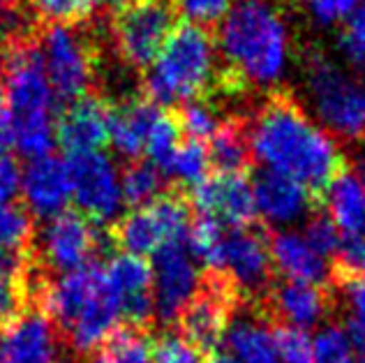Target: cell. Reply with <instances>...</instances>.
<instances>
[{
  "label": "cell",
  "mask_w": 365,
  "mask_h": 363,
  "mask_svg": "<svg viewBox=\"0 0 365 363\" xmlns=\"http://www.w3.org/2000/svg\"><path fill=\"white\" fill-rule=\"evenodd\" d=\"M16 5H19V0H0V19L12 14L16 9Z\"/></svg>",
  "instance_id": "obj_45"
},
{
  "label": "cell",
  "mask_w": 365,
  "mask_h": 363,
  "mask_svg": "<svg viewBox=\"0 0 365 363\" xmlns=\"http://www.w3.org/2000/svg\"><path fill=\"white\" fill-rule=\"evenodd\" d=\"M109 19L118 58L139 72L155 63L180 24L176 0H120L111 5Z\"/></svg>",
  "instance_id": "obj_5"
},
{
  "label": "cell",
  "mask_w": 365,
  "mask_h": 363,
  "mask_svg": "<svg viewBox=\"0 0 365 363\" xmlns=\"http://www.w3.org/2000/svg\"><path fill=\"white\" fill-rule=\"evenodd\" d=\"M324 193L329 218L340 229V234L365 236V188L361 180L349 171H342Z\"/></svg>",
  "instance_id": "obj_22"
},
{
  "label": "cell",
  "mask_w": 365,
  "mask_h": 363,
  "mask_svg": "<svg viewBox=\"0 0 365 363\" xmlns=\"http://www.w3.org/2000/svg\"><path fill=\"white\" fill-rule=\"evenodd\" d=\"M109 0H28L37 24H86Z\"/></svg>",
  "instance_id": "obj_28"
},
{
  "label": "cell",
  "mask_w": 365,
  "mask_h": 363,
  "mask_svg": "<svg viewBox=\"0 0 365 363\" xmlns=\"http://www.w3.org/2000/svg\"><path fill=\"white\" fill-rule=\"evenodd\" d=\"M206 363H238V361H234L229 354H213L210 359H206Z\"/></svg>",
  "instance_id": "obj_47"
},
{
  "label": "cell",
  "mask_w": 365,
  "mask_h": 363,
  "mask_svg": "<svg viewBox=\"0 0 365 363\" xmlns=\"http://www.w3.org/2000/svg\"><path fill=\"white\" fill-rule=\"evenodd\" d=\"M356 363H365V349H363V352H361V357H359V359H356Z\"/></svg>",
  "instance_id": "obj_48"
},
{
  "label": "cell",
  "mask_w": 365,
  "mask_h": 363,
  "mask_svg": "<svg viewBox=\"0 0 365 363\" xmlns=\"http://www.w3.org/2000/svg\"><path fill=\"white\" fill-rule=\"evenodd\" d=\"M162 190V171L153 167L150 162L134 160L120 174V195L123 204H130L134 208L150 204L153 199L160 197Z\"/></svg>",
  "instance_id": "obj_26"
},
{
  "label": "cell",
  "mask_w": 365,
  "mask_h": 363,
  "mask_svg": "<svg viewBox=\"0 0 365 363\" xmlns=\"http://www.w3.org/2000/svg\"><path fill=\"white\" fill-rule=\"evenodd\" d=\"M271 250L273 269H277L287 280L305 282V285H319L324 287L329 280V262L319 252H314L310 243L305 241L303 234L296 232H280L268 243Z\"/></svg>",
  "instance_id": "obj_20"
},
{
  "label": "cell",
  "mask_w": 365,
  "mask_h": 363,
  "mask_svg": "<svg viewBox=\"0 0 365 363\" xmlns=\"http://www.w3.org/2000/svg\"><path fill=\"white\" fill-rule=\"evenodd\" d=\"M208 160L217 174H245L252 160L245 123L241 118H227L208 141Z\"/></svg>",
  "instance_id": "obj_23"
},
{
  "label": "cell",
  "mask_w": 365,
  "mask_h": 363,
  "mask_svg": "<svg viewBox=\"0 0 365 363\" xmlns=\"http://www.w3.org/2000/svg\"><path fill=\"white\" fill-rule=\"evenodd\" d=\"M111 3H120V0H111Z\"/></svg>",
  "instance_id": "obj_49"
},
{
  "label": "cell",
  "mask_w": 365,
  "mask_h": 363,
  "mask_svg": "<svg viewBox=\"0 0 365 363\" xmlns=\"http://www.w3.org/2000/svg\"><path fill=\"white\" fill-rule=\"evenodd\" d=\"M37 40L56 98L67 104L95 93L98 46L86 24H37Z\"/></svg>",
  "instance_id": "obj_4"
},
{
  "label": "cell",
  "mask_w": 365,
  "mask_h": 363,
  "mask_svg": "<svg viewBox=\"0 0 365 363\" xmlns=\"http://www.w3.org/2000/svg\"><path fill=\"white\" fill-rule=\"evenodd\" d=\"M162 107L148 102L146 98L125 100L109 111V144L116 148L118 155L137 160L146 150V141L158 121Z\"/></svg>",
  "instance_id": "obj_19"
},
{
  "label": "cell",
  "mask_w": 365,
  "mask_h": 363,
  "mask_svg": "<svg viewBox=\"0 0 365 363\" xmlns=\"http://www.w3.org/2000/svg\"><path fill=\"white\" fill-rule=\"evenodd\" d=\"M307 91L326 132L349 141L365 139V79L314 53L307 61Z\"/></svg>",
  "instance_id": "obj_6"
},
{
  "label": "cell",
  "mask_w": 365,
  "mask_h": 363,
  "mask_svg": "<svg viewBox=\"0 0 365 363\" xmlns=\"http://www.w3.org/2000/svg\"><path fill=\"white\" fill-rule=\"evenodd\" d=\"M192 202L201 215L234 227H250L257 215L252 183L245 174H217L192 188Z\"/></svg>",
  "instance_id": "obj_15"
},
{
  "label": "cell",
  "mask_w": 365,
  "mask_h": 363,
  "mask_svg": "<svg viewBox=\"0 0 365 363\" xmlns=\"http://www.w3.org/2000/svg\"><path fill=\"white\" fill-rule=\"evenodd\" d=\"M335 273L344 282L365 275V236H347L342 234L338 250L333 255Z\"/></svg>",
  "instance_id": "obj_36"
},
{
  "label": "cell",
  "mask_w": 365,
  "mask_h": 363,
  "mask_svg": "<svg viewBox=\"0 0 365 363\" xmlns=\"http://www.w3.org/2000/svg\"><path fill=\"white\" fill-rule=\"evenodd\" d=\"M255 208L268 225H294L310 213L314 197L307 188L296 180L273 174V171H262L255 183Z\"/></svg>",
  "instance_id": "obj_18"
},
{
  "label": "cell",
  "mask_w": 365,
  "mask_h": 363,
  "mask_svg": "<svg viewBox=\"0 0 365 363\" xmlns=\"http://www.w3.org/2000/svg\"><path fill=\"white\" fill-rule=\"evenodd\" d=\"M5 102V63H3V53H0V109H3Z\"/></svg>",
  "instance_id": "obj_46"
},
{
  "label": "cell",
  "mask_w": 365,
  "mask_h": 363,
  "mask_svg": "<svg viewBox=\"0 0 365 363\" xmlns=\"http://www.w3.org/2000/svg\"><path fill=\"white\" fill-rule=\"evenodd\" d=\"M303 238L310 243L314 252H319L326 260V257H333L335 250H338L342 234H340V229L333 225V220L329 215H312L305 225Z\"/></svg>",
  "instance_id": "obj_39"
},
{
  "label": "cell",
  "mask_w": 365,
  "mask_h": 363,
  "mask_svg": "<svg viewBox=\"0 0 365 363\" xmlns=\"http://www.w3.org/2000/svg\"><path fill=\"white\" fill-rule=\"evenodd\" d=\"M21 167L9 153L0 155V204H12L21 190Z\"/></svg>",
  "instance_id": "obj_43"
},
{
  "label": "cell",
  "mask_w": 365,
  "mask_h": 363,
  "mask_svg": "<svg viewBox=\"0 0 365 363\" xmlns=\"http://www.w3.org/2000/svg\"><path fill=\"white\" fill-rule=\"evenodd\" d=\"M342 51L351 65L365 68V0H361V5L349 16V24L342 35Z\"/></svg>",
  "instance_id": "obj_40"
},
{
  "label": "cell",
  "mask_w": 365,
  "mask_h": 363,
  "mask_svg": "<svg viewBox=\"0 0 365 363\" xmlns=\"http://www.w3.org/2000/svg\"><path fill=\"white\" fill-rule=\"evenodd\" d=\"M176 7L178 14L187 19V24L213 31L220 21H225L232 9V0H176Z\"/></svg>",
  "instance_id": "obj_37"
},
{
  "label": "cell",
  "mask_w": 365,
  "mask_h": 363,
  "mask_svg": "<svg viewBox=\"0 0 365 363\" xmlns=\"http://www.w3.org/2000/svg\"><path fill=\"white\" fill-rule=\"evenodd\" d=\"M102 271L120 305V317L130 322V329L143 331V327L155 317L153 266L143 257L120 252Z\"/></svg>",
  "instance_id": "obj_13"
},
{
  "label": "cell",
  "mask_w": 365,
  "mask_h": 363,
  "mask_svg": "<svg viewBox=\"0 0 365 363\" xmlns=\"http://www.w3.org/2000/svg\"><path fill=\"white\" fill-rule=\"evenodd\" d=\"M217 42L213 31L178 24L160 56L141 76V98L167 109L190 100H208L217 83Z\"/></svg>",
  "instance_id": "obj_3"
},
{
  "label": "cell",
  "mask_w": 365,
  "mask_h": 363,
  "mask_svg": "<svg viewBox=\"0 0 365 363\" xmlns=\"http://www.w3.org/2000/svg\"><path fill=\"white\" fill-rule=\"evenodd\" d=\"M100 247L102 236L95 229V223L74 211L51 218L40 236L42 262L61 275L91 266V260Z\"/></svg>",
  "instance_id": "obj_11"
},
{
  "label": "cell",
  "mask_w": 365,
  "mask_h": 363,
  "mask_svg": "<svg viewBox=\"0 0 365 363\" xmlns=\"http://www.w3.org/2000/svg\"><path fill=\"white\" fill-rule=\"evenodd\" d=\"M33 245V220L26 206L0 204V250L26 252Z\"/></svg>",
  "instance_id": "obj_31"
},
{
  "label": "cell",
  "mask_w": 365,
  "mask_h": 363,
  "mask_svg": "<svg viewBox=\"0 0 365 363\" xmlns=\"http://www.w3.org/2000/svg\"><path fill=\"white\" fill-rule=\"evenodd\" d=\"M176 123L180 135H185L190 141H199V144H206L210 137L215 135L220 128V121L215 109L210 107L208 100H190L182 102L176 107Z\"/></svg>",
  "instance_id": "obj_30"
},
{
  "label": "cell",
  "mask_w": 365,
  "mask_h": 363,
  "mask_svg": "<svg viewBox=\"0 0 365 363\" xmlns=\"http://www.w3.org/2000/svg\"><path fill=\"white\" fill-rule=\"evenodd\" d=\"M153 299L155 315L176 322L201 290V275L185 241L167 243L153 255Z\"/></svg>",
  "instance_id": "obj_10"
},
{
  "label": "cell",
  "mask_w": 365,
  "mask_h": 363,
  "mask_svg": "<svg viewBox=\"0 0 365 363\" xmlns=\"http://www.w3.org/2000/svg\"><path fill=\"white\" fill-rule=\"evenodd\" d=\"M354 176H356L361 180V185L365 188V148L359 153V158H356V171H354Z\"/></svg>",
  "instance_id": "obj_44"
},
{
  "label": "cell",
  "mask_w": 365,
  "mask_h": 363,
  "mask_svg": "<svg viewBox=\"0 0 365 363\" xmlns=\"http://www.w3.org/2000/svg\"><path fill=\"white\" fill-rule=\"evenodd\" d=\"M56 331L42 308L21 310L0 333V363H56Z\"/></svg>",
  "instance_id": "obj_16"
},
{
  "label": "cell",
  "mask_w": 365,
  "mask_h": 363,
  "mask_svg": "<svg viewBox=\"0 0 365 363\" xmlns=\"http://www.w3.org/2000/svg\"><path fill=\"white\" fill-rule=\"evenodd\" d=\"M208 169H210V160H208V150L206 144H199V141H180V146L176 150L174 160H171L169 171L176 180H180L182 185H199L201 180L208 178Z\"/></svg>",
  "instance_id": "obj_32"
},
{
  "label": "cell",
  "mask_w": 365,
  "mask_h": 363,
  "mask_svg": "<svg viewBox=\"0 0 365 363\" xmlns=\"http://www.w3.org/2000/svg\"><path fill=\"white\" fill-rule=\"evenodd\" d=\"M227 232L229 229L220 223V220L210 215L195 218L187 229V236H185L187 250L199 264H204V269H208V273L222 275Z\"/></svg>",
  "instance_id": "obj_25"
},
{
  "label": "cell",
  "mask_w": 365,
  "mask_h": 363,
  "mask_svg": "<svg viewBox=\"0 0 365 363\" xmlns=\"http://www.w3.org/2000/svg\"><path fill=\"white\" fill-rule=\"evenodd\" d=\"M238 299L241 296L225 275L210 273L208 285L206 287L201 285L199 294L176 319L178 331L206 354L227 336V329L232 324V308Z\"/></svg>",
  "instance_id": "obj_9"
},
{
  "label": "cell",
  "mask_w": 365,
  "mask_h": 363,
  "mask_svg": "<svg viewBox=\"0 0 365 363\" xmlns=\"http://www.w3.org/2000/svg\"><path fill=\"white\" fill-rule=\"evenodd\" d=\"M225 70L250 88L280 81L289 56V35L277 7L268 0H236L220 31Z\"/></svg>",
  "instance_id": "obj_2"
},
{
  "label": "cell",
  "mask_w": 365,
  "mask_h": 363,
  "mask_svg": "<svg viewBox=\"0 0 365 363\" xmlns=\"http://www.w3.org/2000/svg\"><path fill=\"white\" fill-rule=\"evenodd\" d=\"M21 195L26 208L37 218L51 220L65 213L72 199L67 165L53 155L31 160L21 174Z\"/></svg>",
  "instance_id": "obj_17"
},
{
  "label": "cell",
  "mask_w": 365,
  "mask_h": 363,
  "mask_svg": "<svg viewBox=\"0 0 365 363\" xmlns=\"http://www.w3.org/2000/svg\"><path fill=\"white\" fill-rule=\"evenodd\" d=\"M347 303H349V319L344 333L349 336L351 345L356 349H365V275L347 280Z\"/></svg>",
  "instance_id": "obj_38"
},
{
  "label": "cell",
  "mask_w": 365,
  "mask_h": 363,
  "mask_svg": "<svg viewBox=\"0 0 365 363\" xmlns=\"http://www.w3.org/2000/svg\"><path fill=\"white\" fill-rule=\"evenodd\" d=\"M312 363H356V347L342 327H326L314 338Z\"/></svg>",
  "instance_id": "obj_35"
},
{
  "label": "cell",
  "mask_w": 365,
  "mask_h": 363,
  "mask_svg": "<svg viewBox=\"0 0 365 363\" xmlns=\"http://www.w3.org/2000/svg\"><path fill=\"white\" fill-rule=\"evenodd\" d=\"M271 250L266 236L255 227H232L227 232L222 275L238 296H259L271 287Z\"/></svg>",
  "instance_id": "obj_12"
},
{
  "label": "cell",
  "mask_w": 365,
  "mask_h": 363,
  "mask_svg": "<svg viewBox=\"0 0 365 363\" xmlns=\"http://www.w3.org/2000/svg\"><path fill=\"white\" fill-rule=\"evenodd\" d=\"M250 153L266 171L301 183L310 193H324L344 171L335 139L307 116L287 91H271L245 123Z\"/></svg>",
  "instance_id": "obj_1"
},
{
  "label": "cell",
  "mask_w": 365,
  "mask_h": 363,
  "mask_svg": "<svg viewBox=\"0 0 365 363\" xmlns=\"http://www.w3.org/2000/svg\"><path fill=\"white\" fill-rule=\"evenodd\" d=\"M93 363H153L150 342L139 329H118L98 349Z\"/></svg>",
  "instance_id": "obj_27"
},
{
  "label": "cell",
  "mask_w": 365,
  "mask_h": 363,
  "mask_svg": "<svg viewBox=\"0 0 365 363\" xmlns=\"http://www.w3.org/2000/svg\"><path fill=\"white\" fill-rule=\"evenodd\" d=\"M192 225L190 204L180 193L160 195L150 204L132 208L113 225L111 238L125 255L148 257L167 243L185 241Z\"/></svg>",
  "instance_id": "obj_7"
},
{
  "label": "cell",
  "mask_w": 365,
  "mask_h": 363,
  "mask_svg": "<svg viewBox=\"0 0 365 363\" xmlns=\"http://www.w3.org/2000/svg\"><path fill=\"white\" fill-rule=\"evenodd\" d=\"M277 361L280 363H312L314 361V340L307 331L294 327H275L273 329Z\"/></svg>",
  "instance_id": "obj_34"
},
{
  "label": "cell",
  "mask_w": 365,
  "mask_h": 363,
  "mask_svg": "<svg viewBox=\"0 0 365 363\" xmlns=\"http://www.w3.org/2000/svg\"><path fill=\"white\" fill-rule=\"evenodd\" d=\"M314 19L319 24H335L344 16H351L354 9L361 5V0H307Z\"/></svg>",
  "instance_id": "obj_42"
},
{
  "label": "cell",
  "mask_w": 365,
  "mask_h": 363,
  "mask_svg": "<svg viewBox=\"0 0 365 363\" xmlns=\"http://www.w3.org/2000/svg\"><path fill=\"white\" fill-rule=\"evenodd\" d=\"M153 363H206L204 352L182 336L180 331H169L150 345Z\"/></svg>",
  "instance_id": "obj_33"
},
{
  "label": "cell",
  "mask_w": 365,
  "mask_h": 363,
  "mask_svg": "<svg viewBox=\"0 0 365 363\" xmlns=\"http://www.w3.org/2000/svg\"><path fill=\"white\" fill-rule=\"evenodd\" d=\"M111 104L98 93L67 102L56 118V141L70 153H95L109 144Z\"/></svg>",
  "instance_id": "obj_14"
},
{
  "label": "cell",
  "mask_w": 365,
  "mask_h": 363,
  "mask_svg": "<svg viewBox=\"0 0 365 363\" xmlns=\"http://www.w3.org/2000/svg\"><path fill=\"white\" fill-rule=\"evenodd\" d=\"M178 146H180V130L176 123V113L169 109H162L158 121L153 123V130L146 141V153L150 158L148 162L167 174Z\"/></svg>",
  "instance_id": "obj_29"
},
{
  "label": "cell",
  "mask_w": 365,
  "mask_h": 363,
  "mask_svg": "<svg viewBox=\"0 0 365 363\" xmlns=\"http://www.w3.org/2000/svg\"><path fill=\"white\" fill-rule=\"evenodd\" d=\"M271 308L287 322V327L305 331L324 319L329 310V296L319 285L284 280L271 290Z\"/></svg>",
  "instance_id": "obj_21"
},
{
  "label": "cell",
  "mask_w": 365,
  "mask_h": 363,
  "mask_svg": "<svg viewBox=\"0 0 365 363\" xmlns=\"http://www.w3.org/2000/svg\"><path fill=\"white\" fill-rule=\"evenodd\" d=\"M227 354L238 363H280L273 329L259 319H238L227 329Z\"/></svg>",
  "instance_id": "obj_24"
},
{
  "label": "cell",
  "mask_w": 365,
  "mask_h": 363,
  "mask_svg": "<svg viewBox=\"0 0 365 363\" xmlns=\"http://www.w3.org/2000/svg\"><path fill=\"white\" fill-rule=\"evenodd\" d=\"M26 282H14L0 278V333L12 322L24 308V296H26Z\"/></svg>",
  "instance_id": "obj_41"
},
{
  "label": "cell",
  "mask_w": 365,
  "mask_h": 363,
  "mask_svg": "<svg viewBox=\"0 0 365 363\" xmlns=\"http://www.w3.org/2000/svg\"><path fill=\"white\" fill-rule=\"evenodd\" d=\"M67 174H70L72 199L83 218L91 223H111L123 206L120 176L113 162L104 153H79L70 155Z\"/></svg>",
  "instance_id": "obj_8"
}]
</instances>
